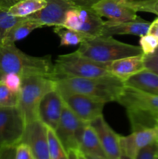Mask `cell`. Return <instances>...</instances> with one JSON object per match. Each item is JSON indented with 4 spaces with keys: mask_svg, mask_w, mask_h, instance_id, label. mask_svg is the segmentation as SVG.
<instances>
[{
    "mask_svg": "<svg viewBox=\"0 0 158 159\" xmlns=\"http://www.w3.org/2000/svg\"><path fill=\"white\" fill-rule=\"evenodd\" d=\"M54 71L50 55L35 57L23 52L15 43L0 44V81L9 73L19 75L22 79L45 76L54 79Z\"/></svg>",
    "mask_w": 158,
    "mask_h": 159,
    "instance_id": "obj_1",
    "label": "cell"
},
{
    "mask_svg": "<svg viewBox=\"0 0 158 159\" xmlns=\"http://www.w3.org/2000/svg\"><path fill=\"white\" fill-rule=\"evenodd\" d=\"M116 102L126 110L132 131L158 127V96L124 85Z\"/></svg>",
    "mask_w": 158,
    "mask_h": 159,
    "instance_id": "obj_2",
    "label": "cell"
},
{
    "mask_svg": "<svg viewBox=\"0 0 158 159\" xmlns=\"http://www.w3.org/2000/svg\"><path fill=\"white\" fill-rule=\"evenodd\" d=\"M124 82L112 75L96 78H65L55 81V89L61 96L81 94L105 103L117 100Z\"/></svg>",
    "mask_w": 158,
    "mask_h": 159,
    "instance_id": "obj_3",
    "label": "cell"
},
{
    "mask_svg": "<svg viewBox=\"0 0 158 159\" xmlns=\"http://www.w3.org/2000/svg\"><path fill=\"white\" fill-rule=\"evenodd\" d=\"M77 51L81 55L100 63H108L143 54L139 46L122 43L112 36L103 35L88 38L80 43Z\"/></svg>",
    "mask_w": 158,
    "mask_h": 159,
    "instance_id": "obj_4",
    "label": "cell"
},
{
    "mask_svg": "<svg viewBox=\"0 0 158 159\" xmlns=\"http://www.w3.org/2000/svg\"><path fill=\"white\" fill-rule=\"evenodd\" d=\"M108 63H100L81 55L77 51L57 57L54 63V80L65 78H96L111 75Z\"/></svg>",
    "mask_w": 158,
    "mask_h": 159,
    "instance_id": "obj_5",
    "label": "cell"
},
{
    "mask_svg": "<svg viewBox=\"0 0 158 159\" xmlns=\"http://www.w3.org/2000/svg\"><path fill=\"white\" fill-rule=\"evenodd\" d=\"M55 89V81L45 76L23 78L17 107L26 124L38 120V108L45 94Z\"/></svg>",
    "mask_w": 158,
    "mask_h": 159,
    "instance_id": "obj_6",
    "label": "cell"
},
{
    "mask_svg": "<svg viewBox=\"0 0 158 159\" xmlns=\"http://www.w3.org/2000/svg\"><path fill=\"white\" fill-rule=\"evenodd\" d=\"M26 125L18 107H0V147L20 144Z\"/></svg>",
    "mask_w": 158,
    "mask_h": 159,
    "instance_id": "obj_7",
    "label": "cell"
},
{
    "mask_svg": "<svg viewBox=\"0 0 158 159\" xmlns=\"http://www.w3.org/2000/svg\"><path fill=\"white\" fill-rule=\"evenodd\" d=\"M87 124L79 119L66 105H64L58 125L54 130L67 152L71 150L78 151L79 135Z\"/></svg>",
    "mask_w": 158,
    "mask_h": 159,
    "instance_id": "obj_8",
    "label": "cell"
},
{
    "mask_svg": "<svg viewBox=\"0 0 158 159\" xmlns=\"http://www.w3.org/2000/svg\"><path fill=\"white\" fill-rule=\"evenodd\" d=\"M65 105L81 120L90 123L102 116L106 103L81 94H66L61 96Z\"/></svg>",
    "mask_w": 158,
    "mask_h": 159,
    "instance_id": "obj_9",
    "label": "cell"
},
{
    "mask_svg": "<svg viewBox=\"0 0 158 159\" xmlns=\"http://www.w3.org/2000/svg\"><path fill=\"white\" fill-rule=\"evenodd\" d=\"M20 143H24L29 148L34 159H50L48 148L47 127L40 120L26 124Z\"/></svg>",
    "mask_w": 158,
    "mask_h": 159,
    "instance_id": "obj_10",
    "label": "cell"
},
{
    "mask_svg": "<svg viewBox=\"0 0 158 159\" xmlns=\"http://www.w3.org/2000/svg\"><path fill=\"white\" fill-rule=\"evenodd\" d=\"M44 8L31 14L28 18L38 22L42 26H63L68 11L74 6L68 0H46Z\"/></svg>",
    "mask_w": 158,
    "mask_h": 159,
    "instance_id": "obj_11",
    "label": "cell"
},
{
    "mask_svg": "<svg viewBox=\"0 0 158 159\" xmlns=\"http://www.w3.org/2000/svg\"><path fill=\"white\" fill-rule=\"evenodd\" d=\"M156 141H158V127L132 131L129 135L120 136L121 153L135 159L139 150Z\"/></svg>",
    "mask_w": 158,
    "mask_h": 159,
    "instance_id": "obj_12",
    "label": "cell"
},
{
    "mask_svg": "<svg viewBox=\"0 0 158 159\" xmlns=\"http://www.w3.org/2000/svg\"><path fill=\"white\" fill-rule=\"evenodd\" d=\"M64 105L61 95L56 89L48 92L39 105L38 120L54 130L58 125Z\"/></svg>",
    "mask_w": 158,
    "mask_h": 159,
    "instance_id": "obj_13",
    "label": "cell"
},
{
    "mask_svg": "<svg viewBox=\"0 0 158 159\" xmlns=\"http://www.w3.org/2000/svg\"><path fill=\"white\" fill-rule=\"evenodd\" d=\"M99 138L107 159H119L122 155L120 136L116 134L104 119L103 115L89 123Z\"/></svg>",
    "mask_w": 158,
    "mask_h": 159,
    "instance_id": "obj_14",
    "label": "cell"
},
{
    "mask_svg": "<svg viewBox=\"0 0 158 159\" xmlns=\"http://www.w3.org/2000/svg\"><path fill=\"white\" fill-rule=\"evenodd\" d=\"M92 9L101 17H106L110 21H131L138 16L137 12L129 6L126 0H102Z\"/></svg>",
    "mask_w": 158,
    "mask_h": 159,
    "instance_id": "obj_15",
    "label": "cell"
},
{
    "mask_svg": "<svg viewBox=\"0 0 158 159\" xmlns=\"http://www.w3.org/2000/svg\"><path fill=\"white\" fill-rule=\"evenodd\" d=\"M150 22L144 20L141 17L137 16L136 20L131 21L104 22L103 36L113 35H133L137 37H142L148 34Z\"/></svg>",
    "mask_w": 158,
    "mask_h": 159,
    "instance_id": "obj_16",
    "label": "cell"
},
{
    "mask_svg": "<svg viewBox=\"0 0 158 159\" xmlns=\"http://www.w3.org/2000/svg\"><path fill=\"white\" fill-rule=\"evenodd\" d=\"M143 57L144 54H141L109 62L108 72L125 82L136 73L145 69Z\"/></svg>",
    "mask_w": 158,
    "mask_h": 159,
    "instance_id": "obj_17",
    "label": "cell"
},
{
    "mask_svg": "<svg viewBox=\"0 0 158 159\" xmlns=\"http://www.w3.org/2000/svg\"><path fill=\"white\" fill-rule=\"evenodd\" d=\"M78 152L83 155L107 159L99 137L89 123L85 124L79 135Z\"/></svg>",
    "mask_w": 158,
    "mask_h": 159,
    "instance_id": "obj_18",
    "label": "cell"
},
{
    "mask_svg": "<svg viewBox=\"0 0 158 159\" xmlns=\"http://www.w3.org/2000/svg\"><path fill=\"white\" fill-rule=\"evenodd\" d=\"M81 19V24L77 31L88 37L101 36L103 30L104 22L102 17L92 9L77 8Z\"/></svg>",
    "mask_w": 158,
    "mask_h": 159,
    "instance_id": "obj_19",
    "label": "cell"
},
{
    "mask_svg": "<svg viewBox=\"0 0 158 159\" xmlns=\"http://www.w3.org/2000/svg\"><path fill=\"white\" fill-rule=\"evenodd\" d=\"M124 84L158 96V74L147 68L130 77Z\"/></svg>",
    "mask_w": 158,
    "mask_h": 159,
    "instance_id": "obj_20",
    "label": "cell"
},
{
    "mask_svg": "<svg viewBox=\"0 0 158 159\" xmlns=\"http://www.w3.org/2000/svg\"><path fill=\"white\" fill-rule=\"evenodd\" d=\"M40 27L43 26L38 22L25 17L9 30L2 43H15V42L26 38L34 30Z\"/></svg>",
    "mask_w": 158,
    "mask_h": 159,
    "instance_id": "obj_21",
    "label": "cell"
},
{
    "mask_svg": "<svg viewBox=\"0 0 158 159\" xmlns=\"http://www.w3.org/2000/svg\"><path fill=\"white\" fill-rule=\"evenodd\" d=\"M46 5V0H17L8 11L14 17H27L44 8Z\"/></svg>",
    "mask_w": 158,
    "mask_h": 159,
    "instance_id": "obj_22",
    "label": "cell"
},
{
    "mask_svg": "<svg viewBox=\"0 0 158 159\" xmlns=\"http://www.w3.org/2000/svg\"><path fill=\"white\" fill-rule=\"evenodd\" d=\"M54 32L60 38V46L80 44L88 38H90L88 36L85 35L79 31L68 29L62 26H54Z\"/></svg>",
    "mask_w": 158,
    "mask_h": 159,
    "instance_id": "obj_23",
    "label": "cell"
},
{
    "mask_svg": "<svg viewBox=\"0 0 158 159\" xmlns=\"http://www.w3.org/2000/svg\"><path fill=\"white\" fill-rule=\"evenodd\" d=\"M9 7L0 2V44L9 30L25 17H14L9 13Z\"/></svg>",
    "mask_w": 158,
    "mask_h": 159,
    "instance_id": "obj_24",
    "label": "cell"
},
{
    "mask_svg": "<svg viewBox=\"0 0 158 159\" xmlns=\"http://www.w3.org/2000/svg\"><path fill=\"white\" fill-rule=\"evenodd\" d=\"M48 148L50 159H68V152L58 139L54 130L47 127Z\"/></svg>",
    "mask_w": 158,
    "mask_h": 159,
    "instance_id": "obj_25",
    "label": "cell"
},
{
    "mask_svg": "<svg viewBox=\"0 0 158 159\" xmlns=\"http://www.w3.org/2000/svg\"><path fill=\"white\" fill-rule=\"evenodd\" d=\"M127 3L136 12H145L158 16V0L127 1Z\"/></svg>",
    "mask_w": 158,
    "mask_h": 159,
    "instance_id": "obj_26",
    "label": "cell"
},
{
    "mask_svg": "<svg viewBox=\"0 0 158 159\" xmlns=\"http://www.w3.org/2000/svg\"><path fill=\"white\" fill-rule=\"evenodd\" d=\"M19 94L9 90L4 84L0 82V107H17Z\"/></svg>",
    "mask_w": 158,
    "mask_h": 159,
    "instance_id": "obj_27",
    "label": "cell"
},
{
    "mask_svg": "<svg viewBox=\"0 0 158 159\" xmlns=\"http://www.w3.org/2000/svg\"><path fill=\"white\" fill-rule=\"evenodd\" d=\"M139 47L144 55L152 54L158 48V39L150 34H146L140 37Z\"/></svg>",
    "mask_w": 158,
    "mask_h": 159,
    "instance_id": "obj_28",
    "label": "cell"
},
{
    "mask_svg": "<svg viewBox=\"0 0 158 159\" xmlns=\"http://www.w3.org/2000/svg\"><path fill=\"white\" fill-rule=\"evenodd\" d=\"M23 79L15 73H9L2 77L0 82H2L9 90L15 93H20L22 86Z\"/></svg>",
    "mask_w": 158,
    "mask_h": 159,
    "instance_id": "obj_29",
    "label": "cell"
},
{
    "mask_svg": "<svg viewBox=\"0 0 158 159\" xmlns=\"http://www.w3.org/2000/svg\"><path fill=\"white\" fill-rule=\"evenodd\" d=\"M157 156L158 141H156L139 150L135 159H156Z\"/></svg>",
    "mask_w": 158,
    "mask_h": 159,
    "instance_id": "obj_30",
    "label": "cell"
},
{
    "mask_svg": "<svg viewBox=\"0 0 158 159\" xmlns=\"http://www.w3.org/2000/svg\"><path fill=\"white\" fill-rule=\"evenodd\" d=\"M143 61L145 68L158 74V48L152 54L144 55Z\"/></svg>",
    "mask_w": 158,
    "mask_h": 159,
    "instance_id": "obj_31",
    "label": "cell"
},
{
    "mask_svg": "<svg viewBox=\"0 0 158 159\" xmlns=\"http://www.w3.org/2000/svg\"><path fill=\"white\" fill-rule=\"evenodd\" d=\"M15 159H34L29 148L24 143H20L15 149Z\"/></svg>",
    "mask_w": 158,
    "mask_h": 159,
    "instance_id": "obj_32",
    "label": "cell"
},
{
    "mask_svg": "<svg viewBox=\"0 0 158 159\" xmlns=\"http://www.w3.org/2000/svg\"><path fill=\"white\" fill-rule=\"evenodd\" d=\"M16 145L0 147V159H15Z\"/></svg>",
    "mask_w": 158,
    "mask_h": 159,
    "instance_id": "obj_33",
    "label": "cell"
},
{
    "mask_svg": "<svg viewBox=\"0 0 158 159\" xmlns=\"http://www.w3.org/2000/svg\"><path fill=\"white\" fill-rule=\"evenodd\" d=\"M74 7L92 9L93 6L102 0H68Z\"/></svg>",
    "mask_w": 158,
    "mask_h": 159,
    "instance_id": "obj_34",
    "label": "cell"
},
{
    "mask_svg": "<svg viewBox=\"0 0 158 159\" xmlns=\"http://www.w3.org/2000/svg\"><path fill=\"white\" fill-rule=\"evenodd\" d=\"M148 34H150L158 39V17L152 23H150L148 30Z\"/></svg>",
    "mask_w": 158,
    "mask_h": 159,
    "instance_id": "obj_35",
    "label": "cell"
},
{
    "mask_svg": "<svg viewBox=\"0 0 158 159\" xmlns=\"http://www.w3.org/2000/svg\"><path fill=\"white\" fill-rule=\"evenodd\" d=\"M68 159H78L77 158V151L71 150L68 152Z\"/></svg>",
    "mask_w": 158,
    "mask_h": 159,
    "instance_id": "obj_36",
    "label": "cell"
},
{
    "mask_svg": "<svg viewBox=\"0 0 158 159\" xmlns=\"http://www.w3.org/2000/svg\"><path fill=\"white\" fill-rule=\"evenodd\" d=\"M77 158L78 159H86V158L85 157V155H84L82 153H81L80 152H78V151H77Z\"/></svg>",
    "mask_w": 158,
    "mask_h": 159,
    "instance_id": "obj_37",
    "label": "cell"
},
{
    "mask_svg": "<svg viewBox=\"0 0 158 159\" xmlns=\"http://www.w3.org/2000/svg\"><path fill=\"white\" fill-rule=\"evenodd\" d=\"M85 155V157L86 158V159H104V158H98V157L91 156V155Z\"/></svg>",
    "mask_w": 158,
    "mask_h": 159,
    "instance_id": "obj_38",
    "label": "cell"
},
{
    "mask_svg": "<svg viewBox=\"0 0 158 159\" xmlns=\"http://www.w3.org/2000/svg\"><path fill=\"white\" fill-rule=\"evenodd\" d=\"M119 159H133V158H129V157H127V156H125V155H122L120 156V158H119Z\"/></svg>",
    "mask_w": 158,
    "mask_h": 159,
    "instance_id": "obj_39",
    "label": "cell"
},
{
    "mask_svg": "<svg viewBox=\"0 0 158 159\" xmlns=\"http://www.w3.org/2000/svg\"><path fill=\"white\" fill-rule=\"evenodd\" d=\"M127 1H139V0H127Z\"/></svg>",
    "mask_w": 158,
    "mask_h": 159,
    "instance_id": "obj_40",
    "label": "cell"
},
{
    "mask_svg": "<svg viewBox=\"0 0 158 159\" xmlns=\"http://www.w3.org/2000/svg\"><path fill=\"white\" fill-rule=\"evenodd\" d=\"M156 159H158V156H157V157H156Z\"/></svg>",
    "mask_w": 158,
    "mask_h": 159,
    "instance_id": "obj_41",
    "label": "cell"
},
{
    "mask_svg": "<svg viewBox=\"0 0 158 159\" xmlns=\"http://www.w3.org/2000/svg\"><path fill=\"white\" fill-rule=\"evenodd\" d=\"M157 123H158V119H157Z\"/></svg>",
    "mask_w": 158,
    "mask_h": 159,
    "instance_id": "obj_42",
    "label": "cell"
}]
</instances>
